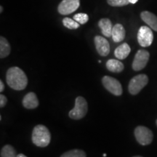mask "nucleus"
I'll list each match as a JSON object with an SVG mask.
<instances>
[{"mask_svg":"<svg viewBox=\"0 0 157 157\" xmlns=\"http://www.w3.org/2000/svg\"><path fill=\"white\" fill-rule=\"evenodd\" d=\"M63 24L68 29H76L79 27V23L76 22L75 20L71 19L69 17H65L63 20Z\"/></svg>","mask_w":157,"mask_h":157,"instance_id":"aec40b11","label":"nucleus"},{"mask_svg":"<svg viewBox=\"0 0 157 157\" xmlns=\"http://www.w3.org/2000/svg\"><path fill=\"white\" fill-rule=\"evenodd\" d=\"M6 81L9 87L15 90H24L28 84V78L24 71L16 66L7 70Z\"/></svg>","mask_w":157,"mask_h":157,"instance_id":"f257e3e1","label":"nucleus"},{"mask_svg":"<svg viewBox=\"0 0 157 157\" xmlns=\"http://www.w3.org/2000/svg\"><path fill=\"white\" fill-rule=\"evenodd\" d=\"M17 157H27V156H25V155L23 154H19L17 155Z\"/></svg>","mask_w":157,"mask_h":157,"instance_id":"a878e982","label":"nucleus"},{"mask_svg":"<svg viewBox=\"0 0 157 157\" xmlns=\"http://www.w3.org/2000/svg\"><path fill=\"white\" fill-rule=\"evenodd\" d=\"M154 40V34L149 27L141 26L137 33V41L139 44L143 48H147L152 44Z\"/></svg>","mask_w":157,"mask_h":157,"instance_id":"0eeeda50","label":"nucleus"},{"mask_svg":"<svg viewBox=\"0 0 157 157\" xmlns=\"http://www.w3.org/2000/svg\"><path fill=\"white\" fill-rule=\"evenodd\" d=\"M156 126H157V119H156Z\"/></svg>","mask_w":157,"mask_h":157,"instance_id":"c85d7f7f","label":"nucleus"},{"mask_svg":"<svg viewBox=\"0 0 157 157\" xmlns=\"http://www.w3.org/2000/svg\"><path fill=\"white\" fill-rule=\"evenodd\" d=\"M133 157H143V156H133Z\"/></svg>","mask_w":157,"mask_h":157,"instance_id":"cd10ccee","label":"nucleus"},{"mask_svg":"<svg viewBox=\"0 0 157 157\" xmlns=\"http://www.w3.org/2000/svg\"><path fill=\"white\" fill-rule=\"evenodd\" d=\"M79 5V0H63L58 5V10L61 15H69L76 11Z\"/></svg>","mask_w":157,"mask_h":157,"instance_id":"1a4fd4ad","label":"nucleus"},{"mask_svg":"<svg viewBox=\"0 0 157 157\" xmlns=\"http://www.w3.org/2000/svg\"><path fill=\"white\" fill-rule=\"evenodd\" d=\"M7 103V98L4 95H0V107L3 108Z\"/></svg>","mask_w":157,"mask_h":157,"instance_id":"5701e85b","label":"nucleus"},{"mask_svg":"<svg viewBox=\"0 0 157 157\" xmlns=\"http://www.w3.org/2000/svg\"><path fill=\"white\" fill-rule=\"evenodd\" d=\"M4 90H5V84H4L2 80H0V92L2 93Z\"/></svg>","mask_w":157,"mask_h":157,"instance_id":"b1692460","label":"nucleus"},{"mask_svg":"<svg viewBox=\"0 0 157 157\" xmlns=\"http://www.w3.org/2000/svg\"><path fill=\"white\" fill-rule=\"evenodd\" d=\"M149 57H150V54L147 50H140L137 51L132 62L133 70L138 71L143 69L148 63Z\"/></svg>","mask_w":157,"mask_h":157,"instance_id":"6e6552de","label":"nucleus"},{"mask_svg":"<svg viewBox=\"0 0 157 157\" xmlns=\"http://www.w3.org/2000/svg\"><path fill=\"white\" fill-rule=\"evenodd\" d=\"M125 34H126V32L122 25L120 23H117L113 25L112 34H111L113 42H120L123 41L125 38Z\"/></svg>","mask_w":157,"mask_h":157,"instance_id":"ddd939ff","label":"nucleus"},{"mask_svg":"<svg viewBox=\"0 0 157 157\" xmlns=\"http://www.w3.org/2000/svg\"><path fill=\"white\" fill-rule=\"evenodd\" d=\"M23 105L25 109H34L39 105L38 98L36 97V95L34 93H27L23 98L22 101Z\"/></svg>","mask_w":157,"mask_h":157,"instance_id":"9b49d317","label":"nucleus"},{"mask_svg":"<svg viewBox=\"0 0 157 157\" xmlns=\"http://www.w3.org/2000/svg\"><path fill=\"white\" fill-rule=\"evenodd\" d=\"M10 53V45L5 37H0V58H5Z\"/></svg>","mask_w":157,"mask_h":157,"instance_id":"f3484780","label":"nucleus"},{"mask_svg":"<svg viewBox=\"0 0 157 157\" xmlns=\"http://www.w3.org/2000/svg\"><path fill=\"white\" fill-rule=\"evenodd\" d=\"M60 157H86V153L80 149H74L65 152Z\"/></svg>","mask_w":157,"mask_h":157,"instance_id":"6ab92c4d","label":"nucleus"},{"mask_svg":"<svg viewBox=\"0 0 157 157\" xmlns=\"http://www.w3.org/2000/svg\"><path fill=\"white\" fill-rule=\"evenodd\" d=\"M130 47L129 46L127 43H123L121 45H119L114 51V55L116 58L119 59V60H124L129 56L130 53Z\"/></svg>","mask_w":157,"mask_h":157,"instance_id":"2eb2a0df","label":"nucleus"},{"mask_svg":"<svg viewBox=\"0 0 157 157\" xmlns=\"http://www.w3.org/2000/svg\"><path fill=\"white\" fill-rule=\"evenodd\" d=\"M1 157H17L15 148L10 145H6L1 150Z\"/></svg>","mask_w":157,"mask_h":157,"instance_id":"a211bd4d","label":"nucleus"},{"mask_svg":"<svg viewBox=\"0 0 157 157\" xmlns=\"http://www.w3.org/2000/svg\"><path fill=\"white\" fill-rule=\"evenodd\" d=\"M141 18L151 29L157 31V16L148 11H143L140 14Z\"/></svg>","mask_w":157,"mask_h":157,"instance_id":"f8f14e48","label":"nucleus"},{"mask_svg":"<svg viewBox=\"0 0 157 157\" xmlns=\"http://www.w3.org/2000/svg\"><path fill=\"white\" fill-rule=\"evenodd\" d=\"M98 25L101 29L102 34L106 37L111 36L112 34V23L108 18H103L98 22Z\"/></svg>","mask_w":157,"mask_h":157,"instance_id":"4468645a","label":"nucleus"},{"mask_svg":"<svg viewBox=\"0 0 157 157\" xmlns=\"http://www.w3.org/2000/svg\"><path fill=\"white\" fill-rule=\"evenodd\" d=\"M0 10H0V11H1V12H0V13H2L3 9H2V6H1V7H0Z\"/></svg>","mask_w":157,"mask_h":157,"instance_id":"bb28decb","label":"nucleus"},{"mask_svg":"<svg viewBox=\"0 0 157 157\" xmlns=\"http://www.w3.org/2000/svg\"><path fill=\"white\" fill-rule=\"evenodd\" d=\"M135 136L137 142L142 146L151 144L154 139L152 131L144 126H138L135 128Z\"/></svg>","mask_w":157,"mask_h":157,"instance_id":"39448f33","label":"nucleus"},{"mask_svg":"<svg viewBox=\"0 0 157 157\" xmlns=\"http://www.w3.org/2000/svg\"><path fill=\"white\" fill-rule=\"evenodd\" d=\"M129 3H131V4H135L137 2V1H138V0H129Z\"/></svg>","mask_w":157,"mask_h":157,"instance_id":"393cba45","label":"nucleus"},{"mask_svg":"<svg viewBox=\"0 0 157 157\" xmlns=\"http://www.w3.org/2000/svg\"><path fill=\"white\" fill-rule=\"evenodd\" d=\"M102 83L104 87L113 95L120 96L123 93L121 84L117 78L109 76H105L102 78Z\"/></svg>","mask_w":157,"mask_h":157,"instance_id":"423d86ee","label":"nucleus"},{"mask_svg":"<svg viewBox=\"0 0 157 157\" xmlns=\"http://www.w3.org/2000/svg\"><path fill=\"white\" fill-rule=\"evenodd\" d=\"M31 140L33 143L38 147L44 148L48 146L51 140L50 131L44 125H36L33 129Z\"/></svg>","mask_w":157,"mask_h":157,"instance_id":"f03ea898","label":"nucleus"},{"mask_svg":"<svg viewBox=\"0 0 157 157\" xmlns=\"http://www.w3.org/2000/svg\"><path fill=\"white\" fill-rule=\"evenodd\" d=\"M74 20L79 24H84L89 21V16L85 13H78L74 16Z\"/></svg>","mask_w":157,"mask_h":157,"instance_id":"412c9836","label":"nucleus"},{"mask_svg":"<svg viewBox=\"0 0 157 157\" xmlns=\"http://www.w3.org/2000/svg\"><path fill=\"white\" fill-rule=\"evenodd\" d=\"M107 2L112 7H122L129 4V0H107Z\"/></svg>","mask_w":157,"mask_h":157,"instance_id":"4be33fe9","label":"nucleus"},{"mask_svg":"<svg viewBox=\"0 0 157 157\" xmlns=\"http://www.w3.org/2000/svg\"><path fill=\"white\" fill-rule=\"evenodd\" d=\"M94 41L98 54L103 57L107 56L110 52V45L107 39L103 36H96Z\"/></svg>","mask_w":157,"mask_h":157,"instance_id":"9d476101","label":"nucleus"},{"mask_svg":"<svg viewBox=\"0 0 157 157\" xmlns=\"http://www.w3.org/2000/svg\"><path fill=\"white\" fill-rule=\"evenodd\" d=\"M106 68L109 71L113 73H120L124 70V64L115 59H110L106 62Z\"/></svg>","mask_w":157,"mask_h":157,"instance_id":"dca6fc26","label":"nucleus"},{"mask_svg":"<svg viewBox=\"0 0 157 157\" xmlns=\"http://www.w3.org/2000/svg\"><path fill=\"white\" fill-rule=\"evenodd\" d=\"M148 82V77L146 74H139L133 77L129 83L128 90L131 95H137Z\"/></svg>","mask_w":157,"mask_h":157,"instance_id":"20e7f679","label":"nucleus"},{"mask_svg":"<svg viewBox=\"0 0 157 157\" xmlns=\"http://www.w3.org/2000/svg\"><path fill=\"white\" fill-rule=\"evenodd\" d=\"M88 111V104L85 99L82 96H78L76 98L75 105L72 110H71L68 116L71 119L78 120L85 117Z\"/></svg>","mask_w":157,"mask_h":157,"instance_id":"7ed1b4c3","label":"nucleus"}]
</instances>
